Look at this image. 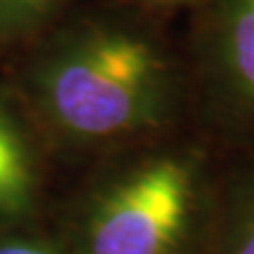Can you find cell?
<instances>
[{
	"instance_id": "cell-1",
	"label": "cell",
	"mask_w": 254,
	"mask_h": 254,
	"mask_svg": "<svg viewBox=\"0 0 254 254\" xmlns=\"http://www.w3.org/2000/svg\"><path fill=\"white\" fill-rule=\"evenodd\" d=\"M43 92L64 129L80 136L123 134L155 109L160 62L141 38L99 31L47 64Z\"/></svg>"
},
{
	"instance_id": "cell-2",
	"label": "cell",
	"mask_w": 254,
	"mask_h": 254,
	"mask_svg": "<svg viewBox=\"0 0 254 254\" xmlns=\"http://www.w3.org/2000/svg\"><path fill=\"white\" fill-rule=\"evenodd\" d=\"M190 207V177L177 160L127 174L90 219V254H172Z\"/></svg>"
},
{
	"instance_id": "cell-3",
	"label": "cell",
	"mask_w": 254,
	"mask_h": 254,
	"mask_svg": "<svg viewBox=\"0 0 254 254\" xmlns=\"http://www.w3.org/2000/svg\"><path fill=\"white\" fill-rule=\"evenodd\" d=\"M33 174L24 141L0 113V214H14L28 207Z\"/></svg>"
},
{
	"instance_id": "cell-4",
	"label": "cell",
	"mask_w": 254,
	"mask_h": 254,
	"mask_svg": "<svg viewBox=\"0 0 254 254\" xmlns=\"http://www.w3.org/2000/svg\"><path fill=\"white\" fill-rule=\"evenodd\" d=\"M224 31L228 64L254 97V0H231Z\"/></svg>"
},
{
	"instance_id": "cell-5",
	"label": "cell",
	"mask_w": 254,
	"mask_h": 254,
	"mask_svg": "<svg viewBox=\"0 0 254 254\" xmlns=\"http://www.w3.org/2000/svg\"><path fill=\"white\" fill-rule=\"evenodd\" d=\"M55 2L57 0H17L5 21H9V24H28V21L38 19L40 14H45Z\"/></svg>"
},
{
	"instance_id": "cell-6",
	"label": "cell",
	"mask_w": 254,
	"mask_h": 254,
	"mask_svg": "<svg viewBox=\"0 0 254 254\" xmlns=\"http://www.w3.org/2000/svg\"><path fill=\"white\" fill-rule=\"evenodd\" d=\"M0 254H57L50 247L38 245V243H7L0 245Z\"/></svg>"
},
{
	"instance_id": "cell-7",
	"label": "cell",
	"mask_w": 254,
	"mask_h": 254,
	"mask_svg": "<svg viewBox=\"0 0 254 254\" xmlns=\"http://www.w3.org/2000/svg\"><path fill=\"white\" fill-rule=\"evenodd\" d=\"M233 254H254V214H252V219L247 221V226L243 228L240 240H238L236 252Z\"/></svg>"
},
{
	"instance_id": "cell-8",
	"label": "cell",
	"mask_w": 254,
	"mask_h": 254,
	"mask_svg": "<svg viewBox=\"0 0 254 254\" xmlns=\"http://www.w3.org/2000/svg\"><path fill=\"white\" fill-rule=\"evenodd\" d=\"M14 2H17V0H0V17L7 19L9 9H12V5H14Z\"/></svg>"
}]
</instances>
